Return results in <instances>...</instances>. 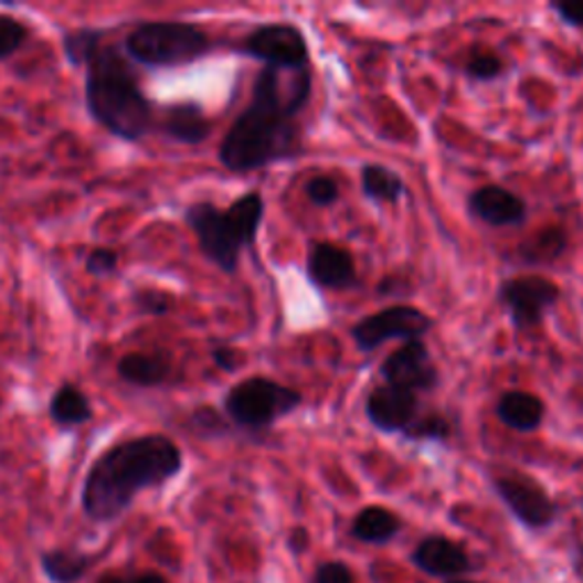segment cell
I'll use <instances>...</instances> for the list:
<instances>
[{"label":"cell","instance_id":"36","mask_svg":"<svg viewBox=\"0 0 583 583\" xmlns=\"http://www.w3.org/2000/svg\"><path fill=\"white\" fill-rule=\"evenodd\" d=\"M96 583H128V579H124V576H119V574H103Z\"/></svg>","mask_w":583,"mask_h":583},{"label":"cell","instance_id":"24","mask_svg":"<svg viewBox=\"0 0 583 583\" xmlns=\"http://www.w3.org/2000/svg\"><path fill=\"white\" fill-rule=\"evenodd\" d=\"M452 422L443 413H422L406 431L404 437L413 443H447L452 437Z\"/></svg>","mask_w":583,"mask_h":583},{"label":"cell","instance_id":"7","mask_svg":"<svg viewBox=\"0 0 583 583\" xmlns=\"http://www.w3.org/2000/svg\"><path fill=\"white\" fill-rule=\"evenodd\" d=\"M490 481L497 497L522 527L531 531H542L554 524L559 513L554 499L544 490V486L529 477L527 471L501 469L492 474Z\"/></svg>","mask_w":583,"mask_h":583},{"label":"cell","instance_id":"29","mask_svg":"<svg viewBox=\"0 0 583 583\" xmlns=\"http://www.w3.org/2000/svg\"><path fill=\"white\" fill-rule=\"evenodd\" d=\"M306 197L317 208H331L340 201V188L331 176H312L306 182Z\"/></svg>","mask_w":583,"mask_h":583},{"label":"cell","instance_id":"6","mask_svg":"<svg viewBox=\"0 0 583 583\" xmlns=\"http://www.w3.org/2000/svg\"><path fill=\"white\" fill-rule=\"evenodd\" d=\"M304 406V394L267 377H251L233 385L224 396V413L244 431H267L278 420Z\"/></svg>","mask_w":583,"mask_h":583},{"label":"cell","instance_id":"17","mask_svg":"<svg viewBox=\"0 0 583 583\" xmlns=\"http://www.w3.org/2000/svg\"><path fill=\"white\" fill-rule=\"evenodd\" d=\"M495 415L510 431L533 433L542 426L547 409L544 401L533 392L508 390L497 399Z\"/></svg>","mask_w":583,"mask_h":583},{"label":"cell","instance_id":"18","mask_svg":"<svg viewBox=\"0 0 583 583\" xmlns=\"http://www.w3.org/2000/svg\"><path fill=\"white\" fill-rule=\"evenodd\" d=\"M117 374L124 383L141 390L160 388L171 374V362L162 353L130 351L119 358Z\"/></svg>","mask_w":583,"mask_h":583},{"label":"cell","instance_id":"10","mask_svg":"<svg viewBox=\"0 0 583 583\" xmlns=\"http://www.w3.org/2000/svg\"><path fill=\"white\" fill-rule=\"evenodd\" d=\"M497 299L518 331H531L561 301V287L544 276L527 274L504 280L497 289Z\"/></svg>","mask_w":583,"mask_h":583},{"label":"cell","instance_id":"23","mask_svg":"<svg viewBox=\"0 0 583 583\" xmlns=\"http://www.w3.org/2000/svg\"><path fill=\"white\" fill-rule=\"evenodd\" d=\"M362 194L374 203H396L406 194L404 178L383 165H364L360 171Z\"/></svg>","mask_w":583,"mask_h":583},{"label":"cell","instance_id":"8","mask_svg":"<svg viewBox=\"0 0 583 583\" xmlns=\"http://www.w3.org/2000/svg\"><path fill=\"white\" fill-rule=\"evenodd\" d=\"M242 55L276 71H308L310 49L306 34L289 23H265L251 30L237 46Z\"/></svg>","mask_w":583,"mask_h":583},{"label":"cell","instance_id":"35","mask_svg":"<svg viewBox=\"0 0 583 583\" xmlns=\"http://www.w3.org/2000/svg\"><path fill=\"white\" fill-rule=\"evenodd\" d=\"M128 583H169V579L165 574H160V572L149 570V572H139L137 576L128 579Z\"/></svg>","mask_w":583,"mask_h":583},{"label":"cell","instance_id":"34","mask_svg":"<svg viewBox=\"0 0 583 583\" xmlns=\"http://www.w3.org/2000/svg\"><path fill=\"white\" fill-rule=\"evenodd\" d=\"M210 356H212V362H214L216 368L222 370V372L233 374V372L240 370V353H237L233 347H226V344H222V347H212V349H210Z\"/></svg>","mask_w":583,"mask_h":583},{"label":"cell","instance_id":"28","mask_svg":"<svg viewBox=\"0 0 583 583\" xmlns=\"http://www.w3.org/2000/svg\"><path fill=\"white\" fill-rule=\"evenodd\" d=\"M132 306L141 315L151 317H165L173 310V297L165 289H153V287H141L132 292Z\"/></svg>","mask_w":583,"mask_h":583},{"label":"cell","instance_id":"13","mask_svg":"<svg viewBox=\"0 0 583 583\" xmlns=\"http://www.w3.org/2000/svg\"><path fill=\"white\" fill-rule=\"evenodd\" d=\"M467 210L479 222L495 226V229H510L524 224L529 214L527 201L501 186H484L474 190L467 199Z\"/></svg>","mask_w":583,"mask_h":583},{"label":"cell","instance_id":"12","mask_svg":"<svg viewBox=\"0 0 583 583\" xmlns=\"http://www.w3.org/2000/svg\"><path fill=\"white\" fill-rule=\"evenodd\" d=\"M364 415L381 433L404 435V431L422 415V401L420 394L411 390L385 383L370 392L364 401Z\"/></svg>","mask_w":583,"mask_h":583},{"label":"cell","instance_id":"16","mask_svg":"<svg viewBox=\"0 0 583 583\" xmlns=\"http://www.w3.org/2000/svg\"><path fill=\"white\" fill-rule=\"evenodd\" d=\"M413 563L424 574L441 579H458L471 570L469 554L465 547L445 538V536H426L413 552Z\"/></svg>","mask_w":583,"mask_h":583},{"label":"cell","instance_id":"25","mask_svg":"<svg viewBox=\"0 0 583 583\" xmlns=\"http://www.w3.org/2000/svg\"><path fill=\"white\" fill-rule=\"evenodd\" d=\"M504 60L488 51V49H477V51H469V55L465 57L463 64V73L469 81H477V83H495L504 76Z\"/></svg>","mask_w":583,"mask_h":583},{"label":"cell","instance_id":"26","mask_svg":"<svg viewBox=\"0 0 583 583\" xmlns=\"http://www.w3.org/2000/svg\"><path fill=\"white\" fill-rule=\"evenodd\" d=\"M103 40H105V32L103 30H94V28H81V30L64 32V36H62V49H64L66 62L71 66H83V62L87 60V55Z\"/></svg>","mask_w":583,"mask_h":583},{"label":"cell","instance_id":"37","mask_svg":"<svg viewBox=\"0 0 583 583\" xmlns=\"http://www.w3.org/2000/svg\"><path fill=\"white\" fill-rule=\"evenodd\" d=\"M574 568H576V572L583 576V544H579V550H576V556H574Z\"/></svg>","mask_w":583,"mask_h":583},{"label":"cell","instance_id":"14","mask_svg":"<svg viewBox=\"0 0 583 583\" xmlns=\"http://www.w3.org/2000/svg\"><path fill=\"white\" fill-rule=\"evenodd\" d=\"M308 278L321 289H351L358 285L353 255L331 242H317L308 253Z\"/></svg>","mask_w":583,"mask_h":583},{"label":"cell","instance_id":"38","mask_svg":"<svg viewBox=\"0 0 583 583\" xmlns=\"http://www.w3.org/2000/svg\"><path fill=\"white\" fill-rule=\"evenodd\" d=\"M447 583H474V581H467V579H449Z\"/></svg>","mask_w":583,"mask_h":583},{"label":"cell","instance_id":"21","mask_svg":"<svg viewBox=\"0 0 583 583\" xmlns=\"http://www.w3.org/2000/svg\"><path fill=\"white\" fill-rule=\"evenodd\" d=\"M92 565H94V559L89 554H83L76 550H64V547L46 550L40 556V568L51 583H78L81 579H85Z\"/></svg>","mask_w":583,"mask_h":583},{"label":"cell","instance_id":"4","mask_svg":"<svg viewBox=\"0 0 583 583\" xmlns=\"http://www.w3.org/2000/svg\"><path fill=\"white\" fill-rule=\"evenodd\" d=\"M182 219L194 233L205 258L224 274H235L242 251L251 248L258 237L265 219V201L261 192H246L229 208L197 201L186 208Z\"/></svg>","mask_w":583,"mask_h":583},{"label":"cell","instance_id":"1","mask_svg":"<svg viewBox=\"0 0 583 583\" xmlns=\"http://www.w3.org/2000/svg\"><path fill=\"white\" fill-rule=\"evenodd\" d=\"M280 71L263 68L251 100L219 146V162L233 173H251L301 153L299 115L312 94L310 71H299L285 92Z\"/></svg>","mask_w":583,"mask_h":583},{"label":"cell","instance_id":"31","mask_svg":"<svg viewBox=\"0 0 583 583\" xmlns=\"http://www.w3.org/2000/svg\"><path fill=\"white\" fill-rule=\"evenodd\" d=\"M119 267V253L115 248H107V246H98L92 248L85 258V272L89 276L103 278V276H113Z\"/></svg>","mask_w":583,"mask_h":583},{"label":"cell","instance_id":"27","mask_svg":"<svg viewBox=\"0 0 583 583\" xmlns=\"http://www.w3.org/2000/svg\"><path fill=\"white\" fill-rule=\"evenodd\" d=\"M28 36L30 30L23 21H19L12 14L0 12V62L10 60L14 53H19L28 42Z\"/></svg>","mask_w":583,"mask_h":583},{"label":"cell","instance_id":"2","mask_svg":"<svg viewBox=\"0 0 583 583\" xmlns=\"http://www.w3.org/2000/svg\"><path fill=\"white\" fill-rule=\"evenodd\" d=\"M186 465L180 447L165 433H146L105 449L89 467L81 490V506L96 524L117 522L144 490L176 479Z\"/></svg>","mask_w":583,"mask_h":583},{"label":"cell","instance_id":"32","mask_svg":"<svg viewBox=\"0 0 583 583\" xmlns=\"http://www.w3.org/2000/svg\"><path fill=\"white\" fill-rule=\"evenodd\" d=\"M312 583H356L353 572L342 561H328L315 570Z\"/></svg>","mask_w":583,"mask_h":583},{"label":"cell","instance_id":"9","mask_svg":"<svg viewBox=\"0 0 583 583\" xmlns=\"http://www.w3.org/2000/svg\"><path fill=\"white\" fill-rule=\"evenodd\" d=\"M435 321L415 306H390L362 317L351 326V340L360 351H374L390 340H422L433 331Z\"/></svg>","mask_w":583,"mask_h":583},{"label":"cell","instance_id":"20","mask_svg":"<svg viewBox=\"0 0 583 583\" xmlns=\"http://www.w3.org/2000/svg\"><path fill=\"white\" fill-rule=\"evenodd\" d=\"M401 531V520L385 506H368L351 522V538L368 544H388Z\"/></svg>","mask_w":583,"mask_h":583},{"label":"cell","instance_id":"30","mask_svg":"<svg viewBox=\"0 0 583 583\" xmlns=\"http://www.w3.org/2000/svg\"><path fill=\"white\" fill-rule=\"evenodd\" d=\"M190 426L197 435L201 437H219V435H226L229 428V417L219 415L214 409H197L190 417Z\"/></svg>","mask_w":583,"mask_h":583},{"label":"cell","instance_id":"39","mask_svg":"<svg viewBox=\"0 0 583 583\" xmlns=\"http://www.w3.org/2000/svg\"><path fill=\"white\" fill-rule=\"evenodd\" d=\"M0 404H3V401H0Z\"/></svg>","mask_w":583,"mask_h":583},{"label":"cell","instance_id":"22","mask_svg":"<svg viewBox=\"0 0 583 583\" xmlns=\"http://www.w3.org/2000/svg\"><path fill=\"white\" fill-rule=\"evenodd\" d=\"M568 248V233L561 226H547L531 237H527L520 246L518 253L520 258L529 265H547L559 261Z\"/></svg>","mask_w":583,"mask_h":583},{"label":"cell","instance_id":"33","mask_svg":"<svg viewBox=\"0 0 583 583\" xmlns=\"http://www.w3.org/2000/svg\"><path fill=\"white\" fill-rule=\"evenodd\" d=\"M552 10L565 25L583 30V0H559L552 3Z\"/></svg>","mask_w":583,"mask_h":583},{"label":"cell","instance_id":"3","mask_svg":"<svg viewBox=\"0 0 583 583\" xmlns=\"http://www.w3.org/2000/svg\"><path fill=\"white\" fill-rule=\"evenodd\" d=\"M85 103L89 117L121 141H139L156 126V105L146 98L124 49L105 40L87 55Z\"/></svg>","mask_w":583,"mask_h":583},{"label":"cell","instance_id":"19","mask_svg":"<svg viewBox=\"0 0 583 583\" xmlns=\"http://www.w3.org/2000/svg\"><path fill=\"white\" fill-rule=\"evenodd\" d=\"M49 415L60 428H76L92 422L94 409L89 404V396L76 383H64L49 401Z\"/></svg>","mask_w":583,"mask_h":583},{"label":"cell","instance_id":"11","mask_svg":"<svg viewBox=\"0 0 583 583\" xmlns=\"http://www.w3.org/2000/svg\"><path fill=\"white\" fill-rule=\"evenodd\" d=\"M381 377L388 385L404 388L415 394L433 392L441 385V372L422 340L404 342L394 349L381 364Z\"/></svg>","mask_w":583,"mask_h":583},{"label":"cell","instance_id":"15","mask_svg":"<svg viewBox=\"0 0 583 583\" xmlns=\"http://www.w3.org/2000/svg\"><path fill=\"white\" fill-rule=\"evenodd\" d=\"M167 139L186 146L203 144L212 132V121L203 113V107L192 100L171 103L165 107H156V126Z\"/></svg>","mask_w":583,"mask_h":583},{"label":"cell","instance_id":"5","mask_svg":"<svg viewBox=\"0 0 583 583\" xmlns=\"http://www.w3.org/2000/svg\"><path fill=\"white\" fill-rule=\"evenodd\" d=\"M216 42L201 25L190 21H144L124 40L130 62L149 68L188 66L214 51Z\"/></svg>","mask_w":583,"mask_h":583}]
</instances>
